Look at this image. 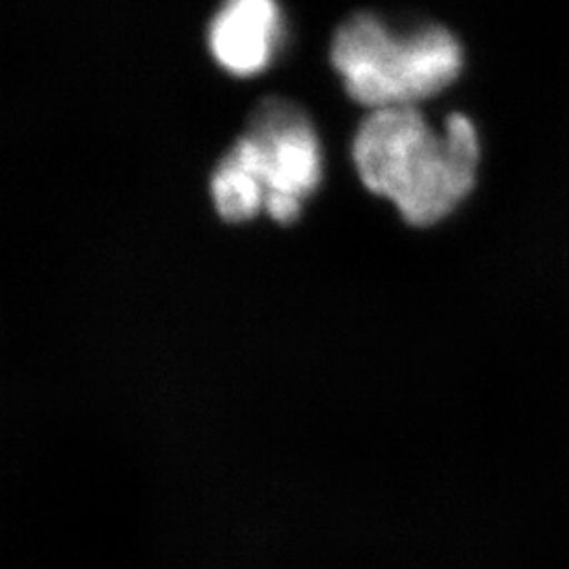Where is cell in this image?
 I'll list each match as a JSON object with an SVG mask.
<instances>
[{
	"instance_id": "cell-2",
	"label": "cell",
	"mask_w": 569,
	"mask_h": 569,
	"mask_svg": "<svg viewBox=\"0 0 569 569\" xmlns=\"http://www.w3.org/2000/svg\"><path fill=\"white\" fill-rule=\"evenodd\" d=\"M331 63L355 102L382 110L416 106L448 89L462 72L465 53L441 26L395 34L373 13H355L333 37Z\"/></svg>"
},
{
	"instance_id": "cell-5",
	"label": "cell",
	"mask_w": 569,
	"mask_h": 569,
	"mask_svg": "<svg viewBox=\"0 0 569 569\" xmlns=\"http://www.w3.org/2000/svg\"><path fill=\"white\" fill-rule=\"evenodd\" d=\"M211 197L226 222L239 224L266 209V190L247 169L224 157L211 176Z\"/></svg>"
},
{
	"instance_id": "cell-1",
	"label": "cell",
	"mask_w": 569,
	"mask_h": 569,
	"mask_svg": "<svg viewBox=\"0 0 569 569\" xmlns=\"http://www.w3.org/2000/svg\"><path fill=\"white\" fill-rule=\"evenodd\" d=\"M352 157L361 182L397 204L407 224H439L475 188L481 159L472 121L453 112L437 133L416 106L371 110Z\"/></svg>"
},
{
	"instance_id": "cell-3",
	"label": "cell",
	"mask_w": 569,
	"mask_h": 569,
	"mask_svg": "<svg viewBox=\"0 0 569 569\" xmlns=\"http://www.w3.org/2000/svg\"><path fill=\"white\" fill-rule=\"evenodd\" d=\"M264 186L266 211L279 224H293L306 197L321 182V146L298 103L266 98L253 110L243 136L226 154Z\"/></svg>"
},
{
	"instance_id": "cell-4",
	"label": "cell",
	"mask_w": 569,
	"mask_h": 569,
	"mask_svg": "<svg viewBox=\"0 0 569 569\" xmlns=\"http://www.w3.org/2000/svg\"><path fill=\"white\" fill-rule=\"evenodd\" d=\"M281 41L277 0H224L209 26V49L218 63L237 77L268 68Z\"/></svg>"
}]
</instances>
